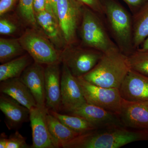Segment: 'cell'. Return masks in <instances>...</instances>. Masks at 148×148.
<instances>
[{
    "label": "cell",
    "mask_w": 148,
    "mask_h": 148,
    "mask_svg": "<svg viewBox=\"0 0 148 148\" xmlns=\"http://www.w3.org/2000/svg\"><path fill=\"white\" fill-rule=\"evenodd\" d=\"M30 121L32 129V148H57L49 130L46 107L37 106L30 110Z\"/></svg>",
    "instance_id": "10"
},
{
    "label": "cell",
    "mask_w": 148,
    "mask_h": 148,
    "mask_svg": "<svg viewBox=\"0 0 148 148\" xmlns=\"http://www.w3.org/2000/svg\"><path fill=\"white\" fill-rule=\"evenodd\" d=\"M79 44L105 53L117 48L101 15L87 7H84L78 30Z\"/></svg>",
    "instance_id": "4"
},
{
    "label": "cell",
    "mask_w": 148,
    "mask_h": 148,
    "mask_svg": "<svg viewBox=\"0 0 148 148\" xmlns=\"http://www.w3.org/2000/svg\"><path fill=\"white\" fill-rule=\"evenodd\" d=\"M66 114L80 117L97 128L123 125L117 115L87 103Z\"/></svg>",
    "instance_id": "12"
},
{
    "label": "cell",
    "mask_w": 148,
    "mask_h": 148,
    "mask_svg": "<svg viewBox=\"0 0 148 148\" xmlns=\"http://www.w3.org/2000/svg\"><path fill=\"white\" fill-rule=\"evenodd\" d=\"M33 2L34 0L18 1L17 8L18 16L21 21L29 27H38Z\"/></svg>",
    "instance_id": "24"
},
{
    "label": "cell",
    "mask_w": 148,
    "mask_h": 148,
    "mask_svg": "<svg viewBox=\"0 0 148 148\" xmlns=\"http://www.w3.org/2000/svg\"><path fill=\"white\" fill-rule=\"evenodd\" d=\"M47 121L50 135L58 148L80 135L67 127L49 112L47 115Z\"/></svg>",
    "instance_id": "19"
},
{
    "label": "cell",
    "mask_w": 148,
    "mask_h": 148,
    "mask_svg": "<svg viewBox=\"0 0 148 148\" xmlns=\"http://www.w3.org/2000/svg\"><path fill=\"white\" fill-rule=\"evenodd\" d=\"M38 27L56 47L60 51L67 47L66 41L58 21L49 11L35 14Z\"/></svg>",
    "instance_id": "17"
},
{
    "label": "cell",
    "mask_w": 148,
    "mask_h": 148,
    "mask_svg": "<svg viewBox=\"0 0 148 148\" xmlns=\"http://www.w3.org/2000/svg\"><path fill=\"white\" fill-rule=\"evenodd\" d=\"M140 141H148V131L112 125L80 134L64 143L61 148H118Z\"/></svg>",
    "instance_id": "1"
},
{
    "label": "cell",
    "mask_w": 148,
    "mask_h": 148,
    "mask_svg": "<svg viewBox=\"0 0 148 148\" xmlns=\"http://www.w3.org/2000/svg\"><path fill=\"white\" fill-rule=\"evenodd\" d=\"M18 21L15 17L6 14L0 18V34L5 36H12L19 30Z\"/></svg>",
    "instance_id": "26"
},
{
    "label": "cell",
    "mask_w": 148,
    "mask_h": 148,
    "mask_svg": "<svg viewBox=\"0 0 148 148\" xmlns=\"http://www.w3.org/2000/svg\"><path fill=\"white\" fill-rule=\"evenodd\" d=\"M86 103L119 115L123 98L119 88L100 87L77 77Z\"/></svg>",
    "instance_id": "8"
},
{
    "label": "cell",
    "mask_w": 148,
    "mask_h": 148,
    "mask_svg": "<svg viewBox=\"0 0 148 148\" xmlns=\"http://www.w3.org/2000/svg\"><path fill=\"white\" fill-rule=\"evenodd\" d=\"M84 6L77 0H58L57 16L58 24L67 47L79 43L78 32Z\"/></svg>",
    "instance_id": "7"
},
{
    "label": "cell",
    "mask_w": 148,
    "mask_h": 148,
    "mask_svg": "<svg viewBox=\"0 0 148 148\" xmlns=\"http://www.w3.org/2000/svg\"><path fill=\"white\" fill-rule=\"evenodd\" d=\"M61 110L66 113L86 103L77 77L64 64L61 71Z\"/></svg>",
    "instance_id": "9"
},
{
    "label": "cell",
    "mask_w": 148,
    "mask_h": 148,
    "mask_svg": "<svg viewBox=\"0 0 148 148\" xmlns=\"http://www.w3.org/2000/svg\"><path fill=\"white\" fill-rule=\"evenodd\" d=\"M34 61L27 53L2 64L0 66V82L5 80L20 77L21 74Z\"/></svg>",
    "instance_id": "20"
},
{
    "label": "cell",
    "mask_w": 148,
    "mask_h": 148,
    "mask_svg": "<svg viewBox=\"0 0 148 148\" xmlns=\"http://www.w3.org/2000/svg\"><path fill=\"white\" fill-rule=\"evenodd\" d=\"M119 89L126 101H148V76L130 69Z\"/></svg>",
    "instance_id": "14"
},
{
    "label": "cell",
    "mask_w": 148,
    "mask_h": 148,
    "mask_svg": "<svg viewBox=\"0 0 148 148\" xmlns=\"http://www.w3.org/2000/svg\"><path fill=\"white\" fill-rule=\"evenodd\" d=\"M53 115L70 129L82 134L96 129V127L80 117L69 114L49 110Z\"/></svg>",
    "instance_id": "23"
},
{
    "label": "cell",
    "mask_w": 148,
    "mask_h": 148,
    "mask_svg": "<svg viewBox=\"0 0 148 148\" xmlns=\"http://www.w3.org/2000/svg\"><path fill=\"white\" fill-rule=\"evenodd\" d=\"M130 70L127 56L117 47L103 53L95 67L82 77L100 87L119 88Z\"/></svg>",
    "instance_id": "3"
},
{
    "label": "cell",
    "mask_w": 148,
    "mask_h": 148,
    "mask_svg": "<svg viewBox=\"0 0 148 148\" xmlns=\"http://www.w3.org/2000/svg\"><path fill=\"white\" fill-rule=\"evenodd\" d=\"M26 52L18 38H0V62L3 64Z\"/></svg>",
    "instance_id": "22"
},
{
    "label": "cell",
    "mask_w": 148,
    "mask_h": 148,
    "mask_svg": "<svg viewBox=\"0 0 148 148\" xmlns=\"http://www.w3.org/2000/svg\"><path fill=\"white\" fill-rule=\"evenodd\" d=\"M82 4L87 7L103 16L101 0H77Z\"/></svg>",
    "instance_id": "28"
},
{
    "label": "cell",
    "mask_w": 148,
    "mask_h": 148,
    "mask_svg": "<svg viewBox=\"0 0 148 148\" xmlns=\"http://www.w3.org/2000/svg\"><path fill=\"white\" fill-rule=\"evenodd\" d=\"M0 92L10 96L30 110L37 106L31 91L19 77L1 82Z\"/></svg>",
    "instance_id": "18"
},
{
    "label": "cell",
    "mask_w": 148,
    "mask_h": 148,
    "mask_svg": "<svg viewBox=\"0 0 148 148\" xmlns=\"http://www.w3.org/2000/svg\"><path fill=\"white\" fill-rule=\"evenodd\" d=\"M33 7L35 14L40 13L46 10L48 11L47 0H34Z\"/></svg>",
    "instance_id": "31"
},
{
    "label": "cell",
    "mask_w": 148,
    "mask_h": 148,
    "mask_svg": "<svg viewBox=\"0 0 148 148\" xmlns=\"http://www.w3.org/2000/svg\"><path fill=\"white\" fill-rule=\"evenodd\" d=\"M119 117L125 127L148 131V101H130L123 99Z\"/></svg>",
    "instance_id": "11"
},
{
    "label": "cell",
    "mask_w": 148,
    "mask_h": 148,
    "mask_svg": "<svg viewBox=\"0 0 148 148\" xmlns=\"http://www.w3.org/2000/svg\"><path fill=\"white\" fill-rule=\"evenodd\" d=\"M132 15L133 45L136 50L148 36V2Z\"/></svg>",
    "instance_id": "21"
},
{
    "label": "cell",
    "mask_w": 148,
    "mask_h": 148,
    "mask_svg": "<svg viewBox=\"0 0 148 148\" xmlns=\"http://www.w3.org/2000/svg\"><path fill=\"white\" fill-rule=\"evenodd\" d=\"M8 136L5 133L3 132L1 133L0 136V148H6L7 139Z\"/></svg>",
    "instance_id": "33"
},
{
    "label": "cell",
    "mask_w": 148,
    "mask_h": 148,
    "mask_svg": "<svg viewBox=\"0 0 148 148\" xmlns=\"http://www.w3.org/2000/svg\"><path fill=\"white\" fill-rule=\"evenodd\" d=\"M32 148L26 142V138L17 130L10 135L7 139L6 148Z\"/></svg>",
    "instance_id": "27"
},
{
    "label": "cell",
    "mask_w": 148,
    "mask_h": 148,
    "mask_svg": "<svg viewBox=\"0 0 148 148\" xmlns=\"http://www.w3.org/2000/svg\"><path fill=\"white\" fill-rule=\"evenodd\" d=\"M128 6L132 14L138 11L143 5L148 2V0H122Z\"/></svg>",
    "instance_id": "30"
},
{
    "label": "cell",
    "mask_w": 148,
    "mask_h": 148,
    "mask_svg": "<svg viewBox=\"0 0 148 148\" xmlns=\"http://www.w3.org/2000/svg\"><path fill=\"white\" fill-rule=\"evenodd\" d=\"M101 51L79 44L67 47L61 51V62L76 77H82L97 64L103 56Z\"/></svg>",
    "instance_id": "6"
},
{
    "label": "cell",
    "mask_w": 148,
    "mask_h": 148,
    "mask_svg": "<svg viewBox=\"0 0 148 148\" xmlns=\"http://www.w3.org/2000/svg\"><path fill=\"white\" fill-rule=\"evenodd\" d=\"M0 110L10 130H18L24 123L30 121V110L6 94L1 93Z\"/></svg>",
    "instance_id": "16"
},
{
    "label": "cell",
    "mask_w": 148,
    "mask_h": 148,
    "mask_svg": "<svg viewBox=\"0 0 148 148\" xmlns=\"http://www.w3.org/2000/svg\"><path fill=\"white\" fill-rule=\"evenodd\" d=\"M61 64L46 65L45 68L46 107L49 110L57 112L62 110Z\"/></svg>",
    "instance_id": "13"
},
{
    "label": "cell",
    "mask_w": 148,
    "mask_h": 148,
    "mask_svg": "<svg viewBox=\"0 0 148 148\" xmlns=\"http://www.w3.org/2000/svg\"><path fill=\"white\" fill-rule=\"evenodd\" d=\"M19 0H0V16L8 14L16 5Z\"/></svg>",
    "instance_id": "29"
},
{
    "label": "cell",
    "mask_w": 148,
    "mask_h": 148,
    "mask_svg": "<svg viewBox=\"0 0 148 148\" xmlns=\"http://www.w3.org/2000/svg\"><path fill=\"white\" fill-rule=\"evenodd\" d=\"M45 68L42 64L34 62L25 69L20 79L29 88L37 106L46 107Z\"/></svg>",
    "instance_id": "15"
},
{
    "label": "cell",
    "mask_w": 148,
    "mask_h": 148,
    "mask_svg": "<svg viewBox=\"0 0 148 148\" xmlns=\"http://www.w3.org/2000/svg\"><path fill=\"white\" fill-rule=\"evenodd\" d=\"M18 39L34 62L43 65L61 63V51L55 47L38 27H28Z\"/></svg>",
    "instance_id": "5"
},
{
    "label": "cell",
    "mask_w": 148,
    "mask_h": 148,
    "mask_svg": "<svg viewBox=\"0 0 148 148\" xmlns=\"http://www.w3.org/2000/svg\"><path fill=\"white\" fill-rule=\"evenodd\" d=\"M103 18L111 38L121 51L128 56L133 45L132 15L116 0H101Z\"/></svg>",
    "instance_id": "2"
},
{
    "label": "cell",
    "mask_w": 148,
    "mask_h": 148,
    "mask_svg": "<svg viewBox=\"0 0 148 148\" xmlns=\"http://www.w3.org/2000/svg\"><path fill=\"white\" fill-rule=\"evenodd\" d=\"M137 50L140 51H148V36L147 37V38L144 41L142 45L140 46V47Z\"/></svg>",
    "instance_id": "34"
},
{
    "label": "cell",
    "mask_w": 148,
    "mask_h": 148,
    "mask_svg": "<svg viewBox=\"0 0 148 148\" xmlns=\"http://www.w3.org/2000/svg\"><path fill=\"white\" fill-rule=\"evenodd\" d=\"M48 6V11H49L54 18L58 21L57 16V3L58 0H47Z\"/></svg>",
    "instance_id": "32"
},
{
    "label": "cell",
    "mask_w": 148,
    "mask_h": 148,
    "mask_svg": "<svg viewBox=\"0 0 148 148\" xmlns=\"http://www.w3.org/2000/svg\"><path fill=\"white\" fill-rule=\"evenodd\" d=\"M127 58L130 69L148 76V51L136 50Z\"/></svg>",
    "instance_id": "25"
}]
</instances>
